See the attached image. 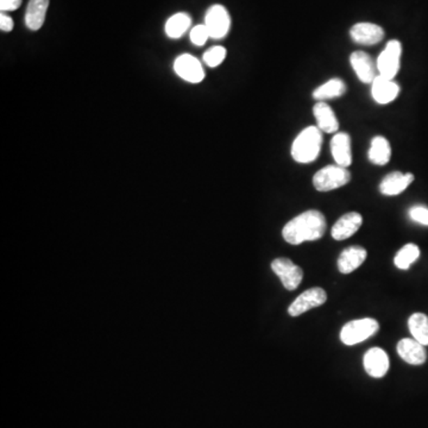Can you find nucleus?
<instances>
[{"label":"nucleus","mask_w":428,"mask_h":428,"mask_svg":"<svg viewBox=\"0 0 428 428\" xmlns=\"http://www.w3.org/2000/svg\"><path fill=\"white\" fill-rule=\"evenodd\" d=\"M331 152L335 164L344 168L350 167L352 164L350 135L347 132H337L331 141Z\"/></svg>","instance_id":"nucleus-17"},{"label":"nucleus","mask_w":428,"mask_h":428,"mask_svg":"<svg viewBox=\"0 0 428 428\" xmlns=\"http://www.w3.org/2000/svg\"><path fill=\"white\" fill-rule=\"evenodd\" d=\"M414 181V175L412 173H401V171H393L388 174L382 182L379 184V192L383 196H399L407 189L408 186Z\"/></svg>","instance_id":"nucleus-16"},{"label":"nucleus","mask_w":428,"mask_h":428,"mask_svg":"<svg viewBox=\"0 0 428 428\" xmlns=\"http://www.w3.org/2000/svg\"><path fill=\"white\" fill-rule=\"evenodd\" d=\"M363 363L367 375L374 379H382L389 370V357L387 352L379 347H372L367 351Z\"/></svg>","instance_id":"nucleus-12"},{"label":"nucleus","mask_w":428,"mask_h":428,"mask_svg":"<svg viewBox=\"0 0 428 428\" xmlns=\"http://www.w3.org/2000/svg\"><path fill=\"white\" fill-rule=\"evenodd\" d=\"M271 269L278 275L282 285H285L287 290H296L303 278V271L301 268L285 257L276 258L273 261Z\"/></svg>","instance_id":"nucleus-7"},{"label":"nucleus","mask_w":428,"mask_h":428,"mask_svg":"<svg viewBox=\"0 0 428 428\" xmlns=\"http://www.w3.org/2000/svg\"><path fill=\"white\" fill-rule=\"evenodd\" d=\"M351 180L347 168L338 164H331L322 168L313 176V186L319 192H330L337 188L344 187Z\"/></svg>","instance_id":"nucleus-3"},{"label":"nucleus","mask_w":428,"mask_h":428,"mask_svg":"<svg viewBox=\"0 0 428 428\" xmlns=\"http://www.w3.org/2000/svg\"><path fill=\"white\" fill-rule=\"evenodd\" d=\"M191 22L187 13H175L166 23V33L171 38H180L191 26Z\"/></svg>","instance_id":"nucleus-24"},{"label":"nucleus","mask_w":428,"mask_h":428,"mask_svg":"<svg viewBox=\"0 0 428 428\" xmlns=\"http://www.w3.org/2000/svg\"><path fill=\"white\" fill-rule=\"evenodd\" d=\"M409 216L412 221L428 226V208L425 206H414L409 209Z\"/></svg>","instance_id":"nucleus-28"},{"label":"nucleus","mask_w":428,"mask_h":428,"mask_svg":"<svg viewBox=\"0 0 428 428\" xmlns=\"http://www.w3.org/2000/svg\"><path fill=\"white\" fill-rule=\"evenodd\" d=\"M401 55H402L401 42L397 40L388 42L386 48L379 54L376 62L379 75L394 80L401 67Z\"/></svg>","instance_id":"nucleus-5"},{"label":"nucleus","mask_w":428,"mask_h":428,"mask_svg":"<svg viewBox=\"0 0 428 428\" xmlns=\"http://www.w3.org/2000/svg\"><path fill=\"white\" fill-rule=\"evenodd\" d=\"M367 250L362 246H350L345 250L338 257V269L342 274H351L358 269L360 265L363 264L367 260Z\"/></svg>","instance_id":"nucleus-18"},{"label":"nucleus","mask_w":428,"mask_h":428,"mask_svg":"<svg viewBox=\"0 0 428 428\" xmlns=\"http://www.w3.org/2000/svg\"><path fill=\"white\" fill-rule=\"evenodd\" d=\"M314 118L317 120V127L325 134H333L339 129L338 118L335 117V111L325 102H318L313 107Z\"/></svg>","instance_id":"nucleus-19"},{"label":"nucleus","mask_w":428,"mask_h":428,"mask_svg":"<svg viewBox=\"0 0 428 428\" xmlns=\"http://www.w3.org/2000/svg\"><path fill=\"white\" fill-rule=\"evenodd\" d=\"M397 354L404 362L412 365H421L427 360L425 345L415 339L404 338L397 344Z\"/></svg>","instance_id":"nucleus-14"},{"label":"nucleus","mask_w":428,"mask_h":428,"mask_svg":"<svg viewBox=\"0 0 428 428\" xmlns=\"http://www.w3.org/2000/svg\"><path fill=\"white\" fill-rule=\"evenodd\" d=\"M379 330V324L375 319L364 318L347 322L340 331V339L345 345H356L367 340Z\"/></svg>","instance_id":"nucleus-4"},{"label":"nucleus","mask_w":428,"mask_h":428,"mask_svg":"<svg viewBox=\"0 0 428 428\" xmlns=\"http://www.w3.org/2000/svg\"><path fill=\"white\" fill-rule=\"evenodd\" d=\"M205 25L211 38L221 40L226 36L231 26V18L223 5H213L205 17Z\"/></svg>","instance_id":"nucleus-6"},{"label":"nucleus","mask_w":428,"mask_h":428,"mask_svg":"<svg viewBox=\"0 0 428 428\" xmlns=\"http://www.w3.org/2000/svg\"><path fill=\"white\" fill-rule=\"evenodd\" d=\"M363 224V216L357 212H350L340 216L333 225L331 235L335 241H344L354 236Z\"/></svg>","instance_id":"nucleus-15"},{"label":"nucleus","mask_w":428,"mask_h":428,"mask_svg":"<svg viewBox=\"0 0 428 428\" xmlns=\"http://www.w3.org/2000/svg\"><path fill=\"white\" fill-rule=\"evenodd\" d=\"M367 157L371 164L376 166H386L389 164L392 157V147L390 143L383 136H376L371 141L370 149L367 152Z\"/></svg>","instance_id":"nucleus-21"},{"label":"nucleus","mask_w":428,"mask_h":428,"mask_svg":"<svg viewBox=\"0 0 428 428\" xmlns=\"http://www.w3.org/2000/svg\"><path fill=\"white\" fill-rule=\"evenodd\" d=\"M174 70L180 78L191 84H199L205 78L204 68L199 60L189 54L180 55L176 58L174 62Z\"/></svg>","instance_id":"nucleus-9"},{"label":"nucleus","mask_w":428,"mask_h":428,"mask_svg":"<svg viewBox=\"0 0 428 428\" xmlns=\"http://www.w3.org/2000/svg\"><path fill=\"white\" fill-rule=\"evenodd\" d=\"M399 84L390 79L383 78L381 75H379L371 84L372 98L379 105H387L394 102L399 97Z\"/></svg>","instance_id":"nucleus-13"},{"label":"nucleus","mask_w":428,"mask_h":428,"mask_svg":"<svg viewBox=\"0 0 428 428\" xmlns=\"http://www.w3.org/2000/svg\"><path fill=\"white\" fill-rule=\"evenodd\" d=\"M0 29L1 31L10 33L13 29V21L11 17L6 16L4 13L0 15Z\"/></svg>","instance_id":"nucleus-30"},{"label":"nucleus","mask_w":428,"mask_h":428,"mask_svg":"<svg viewBox=\"0 0 428 428\" xmlns=\"http://www.w3.org/2000/svg\"><path fill=\"white\" fill-rule=\"evenodd\" d=\"M408 328L413 338L421 342L425 347L428 345V317L424 313H414L408 320Z\"/></svg>","instance_id":"nucleus-23"},{"label":"nucleus","mask_w":428,"mask_h":428,"mask_svg":"<svg viewBox=\"0 0 428 428\" xmlns=\"http://www.w3.org/2000/svg\"><path fill=\"white\" fill-rule=\"evenodd\" d=\"M347 92V85L342 79L333 78L319 86L313 92V98L317 102H325L328 99L339 98Z\"/></svg>","instance_id":"nucleus-22"},{"label":"nucleus","mask_w":428,"mask_h":428,"mask_svg":"<svg viewBox=\"0 0 428 428\" xmlns=\"http://www.w3.org/2000/svg\"><path fill=\"white\" fill-rule=\"evenodd\" d=\"M326 292L320 287H314V288L303 292L301 295H299L298 298L295 299V301L292 302V305L288 308V313L290 317H299L307 310L322 306L326 302Z\"/></svg>","instance_id":"nucleus-8"},{"label":"nucleus","mask_w":428,"mask_h":428,"mask_svg":"<svg viewBox=\"0 0 428 428\" xmlns=\"http://www.w3.org/2000/svg\"><path fill=\"white\" fill-rule=\"evenodd\" d=\"M22 5V0H0V10L1 13L15 11Z\"/></svg>","instance_id":"nucleus-29"},{"label":"nucleus","mask_w":428,"mask_h":428,"mask_svg":"<svg viewBox=\"0 0 428 428\" xmlns=\"http://www.w3.org/2000/svg\"><path fill=\"white\" fill-rule=\"evenodd\" d=\"M49 0H30L25 13V24L30 30L36 31L45 23Z\"/></svg>","instance_id":"nucleus-20"},{"label":"nucleus","mask_w":428,"mask_h":428,"mask_svg":"<svg viewBox=\"0 0 428 428\" xmlns=\"http://www.w3.org/2000/svg\"><path fill=\"white\" fill-rule=\"evenodd\" d=\"M209 37L211 36L205 24L196 25V28H193L191 31V41L193 45H198V47L204 45Z\"/></svg>","instance_id":"nucleus-27"},{"label":"nucleus","mask_w":428,"mask_h":428,"mask_svg":"<svg viewBox=\"0 0 428 428\" xmlns=\"http://www.w3.org/2000/svg\"><path fill=\"white\" fill-rule=\"evenodd\" d=\"M420 257V249L415 244H407L402 246L396 253L394 263L401 270L409 269V267L418 261Z\"/></svg>","instance_id":"nucleus-25"},{"label":"nucleus","mask_w":428,"mask_h":428,"mask_svg":"<svg viewBox=\"0 0 428 428\" xmlns=\"http://www.w3.org/2000/svg\"><path fill=\"white\" fill-rule=\"evenodd\" d=\"M384 30L382 26L362 22L354 25L350 30V36L354 42L362 45H377L384 38Z\"/></svg>","instance_id":"nucleus-11"},{"label":"nucleus","mask_w":428,"mask_h":428,"mask_svg":"<svg viewBox=\"0 0 428 428\" xmlns=\"http://www.w3.org/2000/svg\"><path fill=\"white\" fill-rule=\"evenodd\" d=\"M350 63L357 78L363 84H372L379 75L377 63H375L369 54L364 51L351 54Z\"/></svg>","instance_id":"nucleus-10"},{"label":"nucleus","mask_w":428,"mask_h":428,"mask_svg":"<svg viewBox=\"0 0 428 428\" xmlns=\"http://www.w3.org/2000/svg\"><path fill=\"white\" fill-rule=\"evenodd\" d=\"M326 226V218L320 211L308 209L287 223L282 230V236L292 245L318 241L325 235Z\"/></svg>","instance_id":"nucleus-1"},{"label":"nucleus","mask_w":428,"mask_h":428,"mask_svg":"<svg viewBox=\"0 0 428 428\" xmlns=\"http://www.w3.org/2000/svg\"><path fill=\"white\" fill-rule=\"evenodd\" d=\"M226 54H228V51H226L224 47H221V45L212 47V48H209V49L204 54L205 63H206L208 67H211V68L218 67V65H221L225 58H226Z\"/></svg>","instance_id":"nucleus-26"},{"label":"nucleus","mask_w":428,"mask_h":428,"mask_svg":"<svg viewBox=\"0 0 428 428\" xmlns=\"http://www.w3.org/2000/svg\"><path fill=\"white\" fill-rule=\"evenodd\" d=\"M322 131L318 127H308L296 136L292 145V157L298 164H312L322 151Z\"/></svg>","instance_id":"nucleus-2"}]
</instances>
